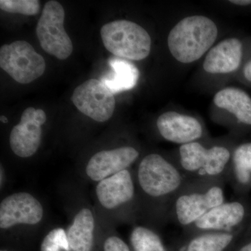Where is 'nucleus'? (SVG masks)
<instances>
[{
    "label": "nucleus",
    "instance_id": "nucleus-26",
    "mask_svg": "<svg viewBox=\"0 0 251 251\" xmlns=\"http://www.w3.org/2000/svg\"><path fill=\"white\" fill-rule=\"evenodd\" d=\"M238 239L228 251H251V239L244 243L238 242Z\"/></svg>",
    "mask_w": 251,
    "mask_h": 251
},
{
    "label": "nucleus",
    "instance_id": "nucleus-20",
    "mask_svg": "<svg viewBox=\"0 0 251 251\" xmlns=\"http://www.w3.org/2000/svg\"><path fill=\"white\" fill-rule=\"evenodd\" d=\"M227 182L234 189L251 186V143H243L232 151Z\"/></svg>",
    "mask_w": 251,
    "mask_h": 251
},
{
    "label": "nucleus",
    "instance_id": "nucleus-15",
    "mask_svg": "<svg viewBox=\"0 0 251 251\" xmlns=\"http://www.w3.org/2000/svg\"><path fill=\"white\" fill-rule=\"evenodd\" d=\"M156 126L161 138L180 145L198 141L204 136V128L199 120L179 112H164L157 119Z\"/></svg>",
    "mask_w": 251,
    "mask_h": 251
},
{
    "label": "nucleus",
    "instance_id": "nucleus-8",
    "mask_svg": "<svg viewBox=\"0 0 251 251\" xmlns=\"http://www.w3.org/2000/svg\"><path fill=\"white\" fill-rule=\"evenodd\" d=\"M143 155L139 149L131 144L99 149L77 165L76 177L86 184H96L117 173L133 168Z\"/></svg>",
    "mask_w": 251,
    "mask_h": 251
},
{
    "label": "nucleus",
    "instance_id": "nucleus-23",
    "mask_svg": "<svg viewBox=\"0 0 251 251\" xmlns=\"http://www.w3.org/2000/svg\"><path fill=\"white\" fill-rule=\"evenodd\" d=\"M100 227L99 244L101 251H132L129 244L117 233L116 229Z\"/></svg>",
    "mask_w": 251,
    "mask_h": 251
},
{
    "label": "nucleus",
    "instance_id": "nucleus-19",
    "mask_svg": "<svg viewBox=\"0 0 251 251\" xmlns=\"http://www.w3.org/2000/svg\"><path fill=\"white\" fill-rule=\"evenodd\" d=\"M108 63L112 72L102 77L101 81L113 94L130 90L136 85L139 72L132 63L116 57H111Z\"/></svg>",
    "mask_w": 251,
    "mask_h": 251
},
{
    "label": "nucleus",
    "instance_id": "nucleus-2",
    "mask_svg": "<svg viewBox=\"0 0 251 251\" xmlns=\"http://www.w3.org/2000/svg\"><path fill=\"white\" fill-rule=\"evenodd\" d=\"M99 224L116 229L140 221L138 191L133 168L126 170L94 184L91 194Z\"/></svg>",
    "mask_w": 251,
    "mask_h": 251
},
{
    "label": "nucleus",
    "instance_id": "nucleus-7",
    "mask_svg": "<svg viewBox=\"0 0 251 251\" xmlns=\"http://www.w3.org/2000/svg\"><path fill=\"white\" fill-rule=\"evenodd\" d=\"M218 36V28L210 18L204 16L183 18L168 34V46L178 62H196L209 51Z\"/></svg>",
    "mask_w": 251,
    "mask_h": 251
},
{
    "label": "nucleus",
    "instance_id": "nucleus-10",
    "mask_svg": "<svg viewBox=\"0 0 251 251\" xmlns=\"http://www.w3.org/2000/svg\"><path fill=\"white\" fill-rule=\"evenodd\" d=\"M64 18L62 5L51 0L44 5L36 28L42 49L61 60L67 59L74 50L72 41L64 29Z\"/></svg>",
    "mask_w": 251,
    "mask_h": 251
},
{
    "label": "nucleus",
    "instance_id": "nucleus-3",
    "mask_svg": "<svg viewBox=\"0 0 251 251\" xmlns=\"http://www.w3.org/2000/svg\"><path fill=\"white\" fill-rule=\"evenodd\" d=\"M87 184L80 179H65L59 194L67 214L68 239L72 251H94L98 245L100 224Z\"/></svg>",
    "mask_w": 251,
    "mask_h": 251
},
{
    "label": "nucleus",
    "instance_id": "nucleus-18",
    "mask_svg": "<svg viewBox=\"0 0 251 251\" xmlns=\"http://www.w3.org/2000/svg\"><path fill=\"white\" fill-rule=\"evenodd\" d=\"M214 103L234 115L240 123L251 125V98L244 91L236 87H226L215 94Z\"/></svg>",
    "mask_w": 251,
    "mask_h": 251
},
{
    "label": "nucleus",
    "instance_id": "nucleus-25",
    "mask_svg": "<svg viewBox=\"0 0 251 251\" xmlns=\"http://www.w3.org/2000/svg\"><path fill=\"white\" fill-rule=\"evenodd\" d=\"M9 171L6 169L2 162L0 163V192L4 193L5 189L7 188L9 181Z\"/></svg>",
    "mask_w": 251,
    "mask_h": 251
},
{
    "label": "nucleus",
    "instance_id": "nucleus-4",
    "mask_svg": "<svg viewBox=\"0 0 251 251\" xmlns=\"http://www.w3.org/2000/svg\"><path fill=\"white\" fill-rule=\"evenodd\" d=\"M45 203L34 193L15 191L0 202V232L3 237L29 235L50 227Z\"/></svg>",
    "mask_w": 251,
    "mask_h": 251
},
{
    "label": "nucleus",
    "instance_id": "nucleus-17",
    "mask_svg": "<svg viewBox=\"0 0 251 251\" xmlns=\"http://www.w3.org/2000/svg\"><path fill=\"white\" fill-rule=\"evenodd\" d=\"M240 229L233 232H208L183 236L171 247V251H228L240 237Z\"/></svg>",
    "mask_w": 251,
    "mask_h": 251
},
{
    "label": "nucleus",
    "instance_id": "nucleus-21",
    "mask_svg": "<svg viewBox=\"0 0 251 251\" xmlns=\"http://www.w3.org/2000/svg\"><path fill=\"white\" fill-rule=\"evenodd\" d=\"M131 227L128 244L132 251H171L158 229L140 222Z\"/></svg>",
    "mask_w": 251,
    "mask_h": 251
},
{
    "label": "nucleus",
    "instance_id": "nucleus-5",
    "mask_svg": "<svg viewBox=\"0 0 251 251\" xmlns=\"http://www.w3.org/2000/svg\"><path fill=\"white\" fill-rule=\"evenodd\" d=\"M232 151L228 145H206L198 140L180 145L174 158L189 180L227 183Z\"/></svg>",
    "mask_w": 251,
    "mask_h": 251
},
{
    "label": "nucleus",
    "instance_id": "nucleus-28",
    "mask_svg": "<svg viewBox=\"0 0 251 251\" xmlns=\"http://www.w3.org/2000/svg\"><path fill=\"white\" fill-rule=\"evenodd\" d=\"M229 2L239 6H247L251 4V0H231Z\"/></svg>",
    "mask_w": 251,
    "mask_h": 251
},
{
    "label": "nucleus",
    "instance_id": "nucleus-27",
    "mask_svg": "<svg viewBox=\"0 0 251 251\" xmlns=\"http://www.w3.org/2000/svg\"><path fill=\"white\" fill-rule=\"evenodd\" d=\"M244 76L248 80L251 82V60L246 64L244 69Z\"/></svg>",
    "mask_w": 251,
    "mask_h": 251
},
{
    "label": "nucleus",
    "instance_id": "nucleus-13",
    "mask_svg": "<svg viewBox=\"0 0 251 251\" xmlns=\"http://www.w3.org/2000/svg\"><path fill=\"white\" fill-rule=\"evenodd\" d=\"M71 100L79 111L98 123L108 122L115 112L113 93L97 79H90L77 87Z\"/></svg>",
    "mask_w": 251,
    "mask_h": 251
},
{
    "label": "nucleus",
    "instance_id": "nucleus-12",
    "mask_svg": "<svg viewBox=\"0 0 251 251\" xmlns=\"http://www.w3.org/2000/svg\"><path fill=\"white\" fill-rule=\"evenodd\" d=\"M47 115L41 109L30 107L24 110L19 123L13 126L9 135V148L20 160H29L42 145L44 126Z\"/></svg>",
    "mask_w": 251,
    "mask_h": 251
},
{
    "label": "nucleus",
    "instance_id": "nucleus-30",
    "mask_svg": "<svg viewBox=\"0 0 251 251\" xmlns=\"http://www.w3.org/2000/svg\"><path fill=\"white\" fill-rule=\"evenodd\" d=\"M9 251V250H6V249H1V251Z\"/></svg>",
    "mask_w": 251,
    "mask_h": 251
},
{
    "label": "nucleus",
    "instance_id": "nucleus-22",
    "mask_svg": "<svg viewBox=\"0 0 251 251\" xmlns=\"http://www.w3.org/2000/svg\"><path fill=\"white\" fill-rule=\"evenodd\" d=\"M40 251H72L67 228L62 226L49 227L41 241Z\"/></svg>",
    "mask_w": 251,
    "mask_h": 251
},
{
    "label": "nucleus",
    "instance_id": "nucleus-29",
    "mask_svg": "<svg viewBox=\"0 0 251 251\" xmlns=\"http://www.w3.org/2000/svg\"><path fill=\"white\" fill-rule=\"evenodd\" d=\"M0 121L2 122L4 124H7L9 122V120H8L7 117L4 116V115H1L0 116Z\"/></svg>",
    "mask_w": 251,
    "mask_h": 251
},
{
    "label": "nucleus",
    "instance_id": "nucleus-1",
    "mask_svg": "<svg viewBox=\"0 0 251 251\" xmlns=\"http://www.w3.org/2000/svg\"><path fill=\"white\" fill-rule=\"evenodd\" d=\"M140 209V223L157 229L169 222L172 203L188 182L174 158L159 152L141 156L133 168Z\"/></svg>",
    "mask_w": 251,
    "mask_h": 251
},
{
    "label": "nucleus",
    "instance_id": "nucleus-11",
    "mask_svg": "<svg viewBox=\"0 0 251 251\" xmlns=\"http://www.w3.org/2000/svg\"><path fill=\"white\" fill-rule=\"evenodd\" d=\"M0 67L16 82L28 84L45 72L44 57L27 41H17L0 49Z\"/></svg>",
    "mask_w": 251,
    "mask_h": 251
},
{
    "label": "nucleus",
    "instance_id": "nucleus-16",
    "mask_svg": "<svg viewBox=\"0 0 251 251\" xmlns=\"http://www.w3.org/2000/svg\"><path fill=\"white\" fill-rule=\"evenodd\" d=\"M242 55V42L236 38H229L209 50L203 68L209 74H230L239 69Z\"/></svg>",
    "mask_w": 251,
    "mask_h": 251
},
{
    "label": "nucleus",
    "instance_id": "nucleus-14",
    "mask_svg": "<svg viewBox=\"0 0 251 251\" xmlns=\"http://www.w3.org/2000/svg\"><path fill=\"white\" fill-rule=\"evenodd\" d=\"M247 216V208L239 201L225 202L213 208L187 228L183 236L208 232H233L240 229Z\"/></svg>",
    "mask_w": 251,
    "mask_h": 251
},
{
    "label": "nucleus",
    "instance_id": "nucleus-6",
    "mask_svg": "<svg viewBox=\"0 0 251 251\" xmlns=\"http://www.w3.org/2000/svg\"><path fill=\"white\" fill-rule=\"evenodd\" d=\"M222 181L188 180L172 203L169 222L187 228L213 208L226 202Z\"/></svg>",
    "mask_w": 251,
    "mask_h": 251
},
{
    "label": "nucleus",
    "instance_id": "nucleus-9",
    "mask_svg": "<svg viewBox=\"0 0 251 251\" xmlns=\"http://www.w3.org/2000/svg\"><path fill=\"white\" fill-rule=\"evenodd\" d=\"M100 36L105 49L118 58L140 61L150 53L151 39L137 23L119 20L104 25Z\"/></svg>",
    "mask_w": 251,
    "mask_h": 251
},
{
    "label": "nucleus",
    "instance_id": "nucleus-24",
    "mask_svg": "<svg viewBox=\"0 0 251 251\" xmlns=\"http://www.w3.org/2000/svg\"><path fill=\"white\" fill-rule=\"evenodd\" d=\"M0 9L8 13L34 16L40 10V1L38 0H1Z\"/></svg>",
    "mask_w": 251,
    "mask_h": 251
}]
</instances>
